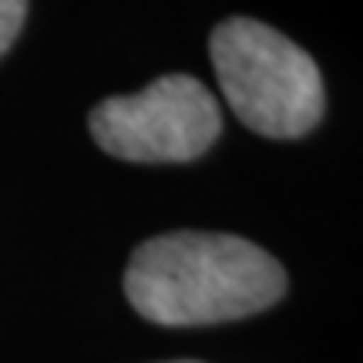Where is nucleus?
Instances as JSON below:
<instances>
[{
	"mask_svg": "<svg viewBox=\"0 0 363 363\" xmlns=\"http://www.w3.org/2000/svg\"><path fill=\"white\" fill-rule=\"evenodd\" d=\"M219 131V101L192 74H165L91 111L94 142L125 162H192L216 145Z\"/></svg>",
	"mask_w": 363,
	"mask_h": 363,
	"instance_id": "3",
	"label": "nucleus"
},
{
	"mask_svg": "<svg viewBox=\"0 0 363 363\" xmlns=\"http://www.w3.org/2000/svg\"><path fill=\"white\" fill-rule=\"evenodd\" d=\"M27 17V0H0V57L11 51Z\"/></svg>",
	"mask_w": 363,
	"mask_h": 363,
	"instance_id": "4",
	"label": "nucleus"
},
{
	"mask_svg": "<svg viewBox=\"0 0 363 363\" xmlns=\"http://www.w3.org/2000/svg\"><path fill=\"white\" fill-rule=\"evenodd\" d=\"M208 57L235 118L266 138H299L323 115L320 67L276 27L229 17L212 30Z\"/></svg>",
	"mask_w": 363,
	"mask_h": 363,
	"instance_id": "2",
	"label": "nucleus"
},
{
	"mask_svg": "<svg viewBox=\"0 0 363 363\" xmlns=\"http://www.w3.org/2000/svg\"><path fill=\"white\" fill-rule=\"evenodd\" d=\"M286 269L266 249L229 233H165L131 252L125 296L162 326H206L269 310Z\"/></svg>",
	"mask_w": 363,
	"mask_h": 363,
	"instance_id": "1",
	"label": "nucleus"
},
{
	"mask_svg": "<svg viewBox=\"0 0 363 363\" xmlns=\"http://www.w3.org/2000/svg\"><path fill=\"white\" fill-rule=\"evenodd\" d=\"M182 363H195V360H182Z\"/></svg>",
	"mask_w": 363,
	"mask_h": 363,
	"instance_id": "5",
	"label": "nucleus"
}]
</instances>
